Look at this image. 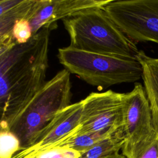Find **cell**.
I'll return each mask as SVG.
<instances>
[{"instance_id":"cell-21","label":"cell","mask_w":158,"mask_h":158,"mask_svg":"<svg viewBox=\"0 0 158 158\" xmlns=\"http://www.w3.org/2000/svg\"><path fill=\"white\" fill-rule=\"evenodd\" d=\"M1 130H2V127H1V125H0V131H1Z\"/></svg>"},{"instance_id":"cell-12","label":"cell","mask_w":158,"mask_h":158,"mask_svg":"<svg viewBox=\"0 0 158 158\" xmlns=\"http://www.w3.org/2000/svg\"><path fill=\"white\" fill-rule=\"evenodd\" d=\"M122 128L81 153L78 158H106L119 154L125 143Z\"/></svg>"},{"instance_id":"cell-8","label":"cell","mask_w":158,"mask_h":158,"mask_svg":"<svg viewBox=\"0 0 158 158\" xmlns=\"http://www.w3.org/2000/svg\"><path fill=\"white\" fill-rule=\"evenodd\" d=\"M82 101L71 104L60 110L52 120L39 133L35 141L25 147L31 158L46 149L56 146H62L75 134L76 128L80 123Z\"/></svg>"},{"instance_id":"cell-11","label":"cell","mask_w":158,"mask_h":158,"mask_svg":"<svg viewBox=\"0 0 158 158\" xmlns=\"http://www.w3.org/2000/svg\"><path fill=\"white\" fill-rule=\"evenodd\" d=\"M43 0H25L19 6L0 17V42L12 35L15 23L20 19L30 20L41 7Z\"/></svg>"},{"instance_id":"cell-5","label":"cell","mask_w":158,"mask_h":158,"mask_svg":"<svg viewBox=\"0 0 158 158\" xmlns=\"http://www.w3.org/2000/svg\"><path fill=\"white\" fill-rule=\"evenodd\" d=\"M103 9L132 41L158 44V0H111Z\"/></svg>"},{"instance_id":"cell-10","label":"cell","mask_w":158,"mask_h":158,"mask_svg":"<svg viewBox=\"0 0 158 158\" xmlns=\"http://www.w3.org/2000/svg\"><path fill=\"white\" fill-rule=\"evenodd\" d=\"M136 59L142 67L141 78L151 108L152 126L158 135V58L148 56L139 50Z\"/></svg>"},{"instance_id":"cell-16","label":"cell","mask_w":158,"mask_h":158,"mask_svg":"<svg viewBox=\"0 0 158 158\" xmlns=\"http://www.w3.org/2000/svg\"><path fill=\"white\" fill-rule=\"evenodd\" d=\"M81 153L72 148L56 146L43 151L36 158H78Z\"/></svg>"},{"instance_id":"cell-19","label":"cell","mask_w":158,"mask_h":158,"mask_svg":"<svg viewBox=\"0 0 158 158\" xmlns=\"http://www.w3.org/2000/svg\"><path fill=\"white\" fill-rule=\"evenodd\" d=\"M17 41L14 38L12 34L0 42V58L10 51L16 44Z\"/></svg>"},{"instance_id":"cell-14","label":"cell","mask_w":158,"mask_h":158,"mask_svg":"<svg viewBox=\"0 0 158 158\" xmlns=\"http://www.w3.org/2000/svg\"><path fill=\"white\" fill-rule=\"evenodd\" d=\"M115 131H108L76 135L69 138L62 146L72 148L81 153L88 150L100 141L113 135Z\"/></svg>"},{"instance_id":"cell-4","label":"cell","mask_w":158,"mask_h":158,"mask_svg":"<svg viewBox=\"0 0 158 158\" xmlns=\"http://www.w3.org/2000/svg\"><path fill=\"white\" fill-rule=\"evenodd\" d=\"M57 57L70 73L98 88L136 82L142 77V67L136 59L88 52L70 46L59 48Z\"/></svg>"},{"instance_id":"cell-15","label":"cell","mask_w":158,"mask_h":158,"mask_svg":"<svg viewBox=\"0 0 158 158\" xmlns=\"http://www.w3.org/2000/svg\"><path fill=\"white\" fill-rule=\"evenodd\" d=\"M21 148L18 138L8 130L0 131V158H11Z\"/></svg>"},{"instance_id":"cell-3","label":"cell","mask_w":158,"mask_h":158,"mask_svg":"<svg viewBox=\"0 0 158 158\" xmlns=\"http://www.w3.org/2000/svg\"><path fill=\"white\" fill-rule=\"evenodd\" d=\"M71 98L70 73L64 69L44 83L9 126L21 148L32 144L57 112L71 104Z\"/></svg>"},{"instance_id":"cell-20","label":"cell","mask_w":158,"mask_h":158,"mask_svg":"<svg viewBox=\"0 0 158 158\" xmlns=\"http://www.w3.org/2000/svg\"><path fill=\"white\" fill-rule=\"evenodd\" d=\"M106 158H126L124 156H123L122 154H119L118 155H116V156H110V157H106Z\"/></svg>"},{"instance_id":"cell-6","label":"cell","mask_w":158,"mask_h":158,"mask_svg":"<svg viewBox=\"0 0 158 158\" xmlns=\"http://www.w3.org/2000/svg\"><path fill=\"white\" fill-rule=\"evenodd\" d=\"M123 94L107 90L92 92L82 101L80 123L76 135L115 131L122 128Z\"/></svg>"},{"instance_id":"cell-7","label":"cell","mask_w":158,"mask_h":158,"mask_svg":"<svg viewBox=\"0 0 158 158\" xmlns=\"http://www.w3.org/2000/svg\"><path fill=\"white\" fill-rule=\"evenodd\" d=\"M122 129L125 140L122 151L154 132L149 103L140 83L136 82L131 91L123 94Z\"/></svg>"},{"instance_id":"cell-2","label":"cell","mask_w":158,"mask_h":158,"mask_svg":"<svg viewBox=\"0 0 158 158\" xmlns=\"http://www.w3.org/2000/svg\"><path fill=\"white\" fill-rule=\"evenodd\" d=\"M70 46L88 52L136 59L139 50L111 20L103 8L79 12L62 20Z\"/></svg>"},{"instance_id":"cell-13","label":"cell","mask_w":158,"mask_h":158,"mask_svg":"<svg viewBox=\"0 0 158 158\" xmlns=\"http://www.w3.org/2000/svg\"><path fill=\"white\" fill-rule=\"evenodd\" d=\"M126 158H158V135L154 131L147 138L122 151Z\"/></svg>"},{"instance_id":"cell-1","label":"cell","mask_w":158,"mask_h":158,"mask_svg":"<svg viewBox=\"0 0 158 158\" xmlns=\"http://www.w3.org/2000/svg\"><path fill=\"white\" fill-rule=\"evenodd\" d=\"M44 27L24 44L17 43L0 58V125L9 127L44 84L49 35Z\"/></svg>"},{"instance_id":"cell-17","label":"cell","mask_w":158,"mask_h":158,"mask_svg":"<svg viewBox=\"0 0 158 158\" xmlns=\"http://www.w3.org/2000/svg\"><path fill=\"white\" fill-rule=\"evenodd\" d=\"M12 34L18 44L28 42L33 35L29 20L26 19L18 20L14 25Z\"/></svg>"},{"instance_id":"cell-18","label":"cell","mask_w":158,"mask_h":158,"mask_svg":"<svg viewBox=\"0 0 158 158\" xmlns=\"http://www.w3.org/2000/svg\"><path fill=\"white\" fill-rule=\"evenodd\" d=\"M24 1L25 0H0V17L11 9L22 4Z\"/></svg>"},{"instance_id":"cell-9","label":"cell","mask_w":158,"mask_h":158,"mask_svg":"<svg viewBox=\"0 0 158 158\" xmlns=\"http://www.w3.org/2000/svg\"><path fill=\"white\" fill-rule=\"evenodd\" d=\"M111 0H44L40 9L29 20L32 34L44 27L52 29L59 20L92 8H104Z\"/></svg>"}]
</instances>
